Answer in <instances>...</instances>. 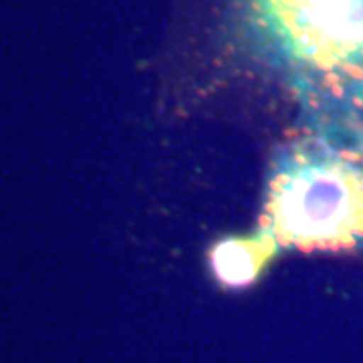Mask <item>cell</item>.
I'll use <instances>...</instances> for the list:
<instances>
[{"label": "cell", "instance_id": "3957f363", "mask_svg": "<svg viewBox=\"0 0 363 363\" xmlns=\"http://www.w3.org/2000/svg\"><path fill=\"white\" fill-rule=\"evenodd\" d=\"M262 264V245L248 240H233L222 245L214 255L216 272L226 285H247Z\"/></svg>", "mask_w": 363, "mask_h": 363}, {"label": "cell", "instance_id": "6da1fadb", "mask_svg": "<svg viewBox=\"0 0 363 363\" xmlns=\"http://www.w3.org/2000/svg\"><path fill=\"white\" fill-rule=\"evenodd\" d=\"M274 238L305 250H341L363 238V164L341 154H298L269 196Z\"/></svg>", "mask_w": 363, "mask_h": 363}, {"label": "cell", "instance_id": "7a4b0ae2", "mask_svg": "<svg viewBox=\"0 0 363 363\" xmlns=\"http://www.w3.org/2000/svg\"><path fill=\"white\" fill-rule=\"evenodd\" d=\"M281 45L333 77H363V0H260Z\"/></svg>", "mask_w": 363, "mask_h": 363}]
</instances>
